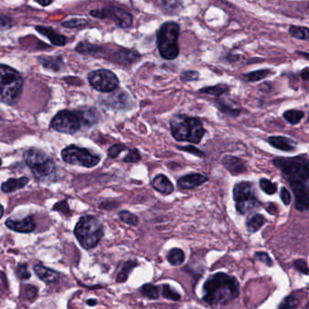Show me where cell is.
Instances as JSON below:
<instances>
[{"instance_id":"obj_33","label":"cell","mask_w":309,"mask_h":309,"mask_svg":"<svg viewBox=\"0 0 309 309\" xmlns=\"http://www.w3.org/2000/svg\"><path fill=\"white\" fill-rule=\"evenodd\" d=\"M270 71L268 69H262V70H258L254 72H249L247 74H244V78L248 82L254 83V82H258L261 81L263 79L268 77L270 74Z\"/></svg>"},{"instance_id":"obj_41","label":"cell","mask_w":309,"mask_h":309,"mask_svg":"<svg viewBox=\"0 0 309 309\" xmlns=\"http://www.w3.org/2000/svg\"><path fill=\"white\" fill-rule=\"evenodd\" d=\"M16 276L23 280H26L31 278V273L28 270V267L26 263H21L18 265V267L16 268Z\"/></svg>"},{"instance_id":"obj_49","label":"cell","mask_w":309,"mask_h":309,"mask_svg":"<svg viewBox=\"0 0 309 309\" xmlns=\"http://www.w3.org/2000/svg\"><path fill=\"white\" fill-rule=\"evenodd\" d=\"M294 266H295V268H297L301 273H309V267H308L306 261L303 260V259H297V260H295V261H294Z\"/></svg>"},{"instance_id":"obj_31","label":"cell","mask_w":309,"mask_h":309,"mask_svg":"<svg viewBox=\"0 0 309 309\" xmlns=\"http://www.w3.org/2000/svg\"><path fill=\"white\" fill-rule=\"evenodd\" d=\"M216 105L218 108H219V110H220L222 113L227 115V116L236 118V117H238V116L241 114V109L233 108L231 105L227 104L226 103H224L223 101H221V100H218V101H217Z\"/></svg>"},{"instance_id":"obj_36","label":"cell","mask_w":309,"mask_h":309,"mask_svg":"<svg viewBox=\"0 0 309 309\" xmlns=\"http://www.w3.org/2000/svg\"><path fill=\"white\" fill-rule=\"evenodd\" d=\"M259 187L265 194L269 195V196L276 194L278 191V185L276 183L268 180V179H266V178H261L259 180Z\"/></svg>"},{"instance_id":"obj_43","label":"cell","mask_w":309,"mask_h":309,"mask_svg":"<svg viewBox=\"0 0 309 309\" xmlns=\"http://www.w3.org/2000/svg\"><path fill=\"white\" fill-rule=\"evenodd\" d=\"M199 77H200V74L196 71H185L181 73L180 76L181 80L185 83L197 81Z\"/></svg>"},{"instance_id":"obj_6","label":"cell","mask_w":309,"mask_h":309,"mask_svg":"<svg viewBox=\"0 0 309 309\" xmlns=\"http://www.w3.org/2000/svg\"><path fill=\"white\" fill-rule=\"evenodd\" d=\"M180 26L172 21L162 24L156 34V43L160 55L165 60H175L179 55L178 38Z\"/></svg>"},{"instance_id":"obj_45","label":"cell","mask_w":309,"mask_h":309,"mask_svg":"<svg viewBox=\"0 0 309 309\" xmlns=\"http://www.w3.org/2000/svg\"><path fill=\"white\" fill-rule=\"evenodd\" d=\"M176 148L179 150L185 151V152H187V153H191V154L197 155V156H199V157H204V156H205V153H204L201 150L197 149V148L192 146V145L185 146V147H176Z\"/></svg>"},{"instance_id":"obj_37","label":"cell","mask_w":309,"mask_h":309,"mask_svg":"<svg viewBox=\"0 0 309 309\" xmlns=\"http://www.w3.org/2000/svg\"><path fill=\"white\" fill-rule=\"evenodd\" d=\"M161 293L165 299H169L172 301H178L181 299L180 294L177 293L176 291L171 288L169 285H166V284L162 286Z\"/></svg>"},{"instance_id":"obj_1","label":"cell","mask_w":309,"mask_h":309,"mask_svg":"<svg viewBox=\"0 0 309 309\" xmlns=\"http://www.w3.org/2000/svg\"><path fill=\"white\" fill-rule=\"evenodd\" d=\"M203 300L209 305H226L237 298L240 284L237 278L223 272H217L207 278Z\"/></svg>"},{"instance_id":"obj_20","label":"cell","mask_w":309,"mask_h":309,"mask_svg":"<svg viewBox=\"0 0 309 309\" xmlns=\"http://www.w3.org/2000/svg\"><path fill=\"white\" fill-rule=\"evenodd\" d=\"M36 31L39 34H41L44 36L48 38L53 46L56 47H64L66 45L67 39L65 36L58 34L56 31H54L52 27H46V26H36Z\"/></svg>"},{"instance_id":"obj_34","label":"cell","mask_w":309,"mask_h":309,"mask_svg":"<svg viewBox=\"0 0 309 309\" xmlns=\"http://www.w3.org/2000/svg\"><path fill=\"white\" fill-rule=\"evenodd\" d=\"M119 218L121 222L127 223L131 226H136L139 223V217L135 213L127 210H121L119 211Z\"/></svg>"},{"instance_id":"obj_11","label":"cell","mask_w":309,"mask_h":309,"mask_svg":"<svg viewBox=\"0 0 309 309\" xmlns=\"http://www.w3.org/2000/svg\"><path fill=\"white\" fill-rule=\"evenodd\" d=\"M88 81L92 87L100 93H109L119 87V80L113 72L100 69L88 74Z\"/></svg>"},{"instance_id":"obj_15","label":"cell","mask_w":309,"mask_h":309,"mask_svg":"<svg viewBox=\"0 0 309 309\" xmlns=\"http://www.w3.org/2000/svg\"><path fill=\"white\" fill-rule=\"evenodd\" d=\"M5 224L12 231L21 233H30L36 229V222L32 216L26 217L22 220L8 219L5 221Z\"/></svg>"},{"instance_id":"obj_7","label":"cell","mask_w":309,"mask_h":309,"mask_svg":"<svg viewBox=\"0 0 309 309\" xmlns=\"http://www.w3.org/2000/svg\"><path fill=\"white\" fill-rule=\"evenodd\" d=\"M24 159L39 180L50 179L55 174L56 166L54 162L42 150L36 149L26 150L24 153Z\"/></svg>"},{"instance_id":"obj_56","label":"cell","mask_w":309,"mask_h":309,"mask_svg":"<svg viewBox=\"0 0 309 309\" xmlns=\"http://www.w3.org/2000/svg\"><path fill=\"white\" fill-rule=\"evenodd\" d=\"M2 165V160L0 159V165Z\"/></svg>"},{"instance_id":"obj_19","label":"cell","mask_w":309,"mask_h":309,"mask_svg":"<svg viewBox=\"0 0 309 309\" xmlns=\"http://www.w3.org/2000/svg\"><path fill=\"white\" fill-rule=\"evenodd\" d=\"M34 271L38 278L45 283H54L60 278V273L58 271L47 268L40 263L34 266Z\"/></svg>"},{"instance_id":"obj_9","label":"cell","mask_w":309,"mask_h":309,"mask_svg":"<svg viewBox=\"0 0 309 309\" xmlns=\"http://www.w3.org/2000/svg\"><path fill=\"white\" fill-rule=\"evenodd\" d=\"M62 158L70 165H80L87 168L96 166L101 161V156L98 154L75 145L68 146L62 150Z\"/></svg>"},{"instance_id":"obj_21","label":"cell","mask_w":309,"mask_h":309,"mask_svg":"<svg viewBox=\"0 0 309 309\" xmlns=\"http://www.w3.org/2000/svg\"><path fill=\"white\" fill-rule=\"evenodd\" d=\"M97 111L98 110L92 107H83L76 110L83 124V127H92L94 124L97 123L99 119Z\"/></svg>"},{"instance_id":"obj_18","label":"cell","mask_w":309,"mask_h":309,"mask_svg":"<svg viewBox=\"0 0 309 309\" xmlns=\"http://www.w3.org/2000/svg\"><path fill=\"white\" fill-rule=\"evenodd\" d=\"M151 186L154 190L164 196H168L175 191V186L165 175L159 174L155 175L151 181Z\"/></svg>"},{"instance_id":"obj_54","label":"cell","mask_w":309,"mask_h":309,"mask_svg":"<svg viewBox=\"0 0 309 309\" xmlns=\"http://www.w3.org/2000/svg\"><path fill=\"white\" fill-rule=\"evenodd\" d=\"M299 54H300L301 56L304 57L306 59H309V53H307V52H299Z\"/></svg>"},{"instance_id":"obj_40","label":"cell","mask_w":309,"mask_h":309,"mask_svg":"<svg viewBox=\"0 0 309 309\" xmlns=\"http://www.w3.org/2000/svg\"><path fill=\"white\" fill-rule=\"evenodd\" d=\"M140 160H141V154L139 153V150L132 149V150H129L128 154L124 156L122 161L124 163H137Z\"/></svg>"},{"instance_id":"obj_2","label":"cell","mask_w":309,"mask_h":309,"mask_svg":"<svg viewBox=\"0 0 309 309\" xmlns=\"http://www.w3.org/2000/svg\"><path fill=\"white\" fill-rule=\"evenodd\" d=\"M172 137L177 141L199 144L206 130L201 119L185 114H175L170 119Z\"/></svg>"},{"instance_id":"obj_3","label":"cell","mask_w":309,"mask_h":309,"mask_svg":"<svg viewBox=\"0 0 309 309\" xmlns=\"http://www.w3.org/2000/svg\"><path fill=\"white\" fill-rule=\"evenodd\" d=\"M284 179L290 183L307 184L309 181V158L304 154L294 157H276L272 160Z\"/></svg>"},{"instance_id":"obj_51","label":"cell","mask_w":309,"mask_h":309,"mask_svg":"<svg viewBox=\"0 0 309 309\" xmlns=\"http://www.w3.org/2000/svg\"><path fill=\"white\" fill-rule=\"evenodd\" d=\"M35 1L42 6H47V5H51L53 0H35Z\"/></svg>"},{"instance_id":"obj_16","label":"cell","mask_w":309,"mask_h":309,"mask_svg":"<svg viewBox=\"0 0 309 309\" xmlns=\"http://www.w3.org/2000/svg\"><path fill=\"white\" fill-rule=\"evenodd\" d=\"M140 59V54L137 51L130 50V49H125V48H119L118 50L114 52L111 56V60L113 62L119 63V64H132L134 62H138Z\"/></svg>"},{"instance_id":"obj_25","label":"cell","mask_w":309,"mask_h":309,"mask_svg":"<svg viewBox=\"0 0 309 309\" xmlns=\"http://www.w3.org/2000/svg\"><path fill=\"white\" fill-rule=\"evenodd\" d=\"M266 222H267V220L265 217L263 216L262 214H258V213L254 214L246 222L248 232H251V233L257 232Z\"/></svg>"},{"instance_id":"obj_30","label":"cell","mask_w":309,"mask_h":309,"mask_svg":"<svg viewBox=\"0 0 309 309\" xmlns=\"http://www.w3.org/2000/svg\"><path fill=\"white\" fill-rule=\"evenodd\" d=\"M304 112L299 109H289V110H286L283 114L284 119L291 125L299 124L304 118Z\"/></svg>"},{"instance_id":"obj_42","label":"cell","mask_w":309,"mask_h":309,"mask_svg":"<svg viewBox=\"0 0 309 309\" xmlns=\"http://www.w3.org/2000/svg\"><path fill=\"white\" fill-rule=\"evenodd\" d=\"M62 25L67 28H77V27H83L88 25V21L83 18H73L71 20L63 22Z\"/></svg>"},{"instance_id":"obj_22","label":"cell","mask_w":309,"mask_h":309,"mask_svg":"<svg viewBox=\"0 0 309 309\" xmlns=\"http://www.w3.org/2000/svg\"><path fill=\"white\" fill-rule=\"evenodd\" d=\"M75 51L84 55L101 57L103 56L104 53V48L100 46L86 43V42H81L75 47Z\"/></svg>"},{"instance_id":"obj_55","label":"cell","mask_w":309,"mask_h":309,"mask_svg":"<svg viewBox=\"0 0 309 309\" xmlns=\"http://www.w3.org/2000/svg\"><path fill=\"white\" fill-rule=\"evenodd\" d=\"M3 214H4V208H3V206L0 205V219L2 218Z\"/></svg>"},{"instance_id":"obj_38","label":"cell","mask_w":309,"mask_h":309,"mask_svg":"<svg viewBox=\"0 0 309 309\" xmlns=\"http://www.w3.org/2000/svg\"><path fill=\"white\" fill-rule=\"evenodd\" d=\"M126 150H129V149L125 144L117 143V144L112 145L108 150V157L116 158L121 152L126 151Z\"/></svg>"},{"instance_id":"obj_17","label":"cell","mask_w":309,"mask_h":309,"mask_svg":"<svg viewBox=\"0 0 309 309\" xmlns=\"http://www.w3.org/2000/svg\"><path fill=\"white\" fill-rule=\"evenodd\" d=\"M222 164L223 167L232 175H241L247 169L246 164L243 160L231 154H226L225 156H223Z\"/></svg>"},{"instance_id":"obj_10","label":"cell","mask_w":309,"mask_h":309,"mask_svg":"<svg viewBox=\"0 0 309 309\" xmlns=\"http://www.w3.org/2000/svg\"><path fill=\"white\" fill-rule=\"evenodd\" d=\"M51 128L58 132L65 134H75L82 129L83 124L80 119L76 110L71 111L68 109H63L52 119Z\"/></svg>"},{"instance_id":"obj_44","label":"cell","mask_w":309,"mask_h":309,"mask_svg":"<svg viewBox=\"0 0 309 309\" xmlns=\"http://www.w3.org/2000/svg\"><path fill=\"white\" fill-rule=\"evenodd\" d=\"M299 306V300L295 296H289L284 300L282 304L280 305L278 309H295Z\"/></svg>"},{"instance_id":"obj_28","label":"cell","mask_w":309,"mask_h":309,"mask_svg":"<svg viewBox=\"0 0 309 309\" xmlns=\"http://www.w3.org/2000/svg\"><path fill=\"white\" fill-rule=\"evenodd\" d=\"M40 62L44 67L58 72L61 70L62 65V60L61 57H41Z\"/></svg>"},{"instance_id":"obj_26","label":"cell","mask_w":309,"mask_h":309,"mask_svg":"<svg viewBox=\"0 0 309 309\" xmlns=\"http://www.w3.org/2000/svg\"><path fill=\"white\" fill-rule=\"evenodd\" d=\"M230 92V86L224 84V83H220L216 84L214 86H208V87L202 88L199 91L200 93H206L208 95H212L215 97H220L225 93Z\"/></svg>"},{"instance_id":"obj_24","label":"cell","mask_w":309,"mask_h":309,"mask_svg":"<svg viewBox=\"0 0 309 309\" xmlns=\"http://www.w3.org/2000/svg\"><path fill=\"white\" fill-rule=\"evenodd\" d=\"M29 179L27 177H21V178H10L1 186V190L4 193H12L15 191L21 189L27 185Z\"/></svg>"},{"instance_id":"obj_8","label":"cell","mask_w":309,"mask_h":309,"mask_svg":"<svg viewBox=\"0 0 309 309\" xmlns=\"http://www.w3.org/2000/svg\"><path fill=\"white\" fill-rule=\"evenodd\" d=\"M232 194L236 211L242 215L251 213L261 206L260 202L258 199L255 187L251 182H239L233 187Z\"/></svg>"},{"instance_id":"obj_48","label":"cell","mask_w":309,"mask_h":309,"mask_svg":"<svg viewBox=\"0 0 309 309\" xmlns=\"http://www.w3.org/2000/svg\"><path fill=\"white\" fill-rule=\"evenodd\" d=\"M13 25V22L10 17L4 16V15H0V31H5L9 29Z\"/></svg>"},{"instance_id":"obj_27","label":"cell","mask_w":309,"mask_h":309,"mask_svg":"<svg viewBox=\"0 0 309 309\" xmlns=\"http://www.w3.org/2000/svg\"><path fill=\"white\" fill-rule=\"evenodd\" d=\"M186 258L184 252L179 248H173L167 254V260L173 266H180Z\"/></svg>"},{"instance_id":"obj_52","label":"cell","mask_w":309,"mask_h":309,"mask_svg":"<svg viewBox=\"0 0 309 309\" xmlns=\"http://www.w3.org/2000/svg\"><path fill=\"white\" fill-rule=\"evenodd\" d=\"M301 78L304 81H309V68H306L301 72Z\"/></svg>"},{"instance_id":"obj_47","label":"cell","mask_w":309,"mask_h":309,"mask_svg":"<svg viewBox=\"0 0 309 309\" xmlns=\"http://www.w3.org/2000/svg\"><path fill=\"white\" fill-rule=\"evenodd\" d=\"M254 257H255V258L258 259V260L265 263L266 265H268L269 267H271V266L273 265V261H272V259L269 257V255H268V253H262V252H258V253H255Z\"/></svg>"},{"instance_id":"obj_35","label":"cell","mask_w":309,"mask_h":309,"mask_svg":"<svg viewBox=\"0 0 309 309\" xmlns=\"http://www.w3.org/2000/svg\"><path fill=\"white\" fill-rule=\"evenodd\" d=\"M289 34L300 40H308L309 38V29L304 26H291L289 28Z\"/></svg>"},{"instance_id":"obj_4","label":"cell","mask_w":309,"mask_h":309,"mask_svg":"<svg viewBox=\"0 0 309 309\" xmlns=\"http://www.w3.org/2000/svg\"><path fill=\"white\" fill-rule=\"evenodd\" d=\"M74 235L83 249H93L98 245L104 236L103 222L94 215H83L75 225Z\"/></svg>"},{"instance_id":"obj_14","label":"cell","mask_w":309,"mask_h":309,"mask_svg":"<svg viewBox=\"0 0 309 309\" xmlns=\"http://www.w3.org/2000/svg\"><path fill=\"white\" fill-rule=\"evenodd\" d=\"M208 181V177L198 173H192L183 175L177 180V186L182 190H191L203 186Z\"/></svg>"},{"instance_id":"obj_39","label":"cell","mask_w":309,"mask_h":309,"mask_svg":"<svg viewBox=\"0 0 309 309\" xmlns=\"http://www.w3.org/2000/svg\"><path fill=\"white\" fill-rule=\"evenodd\" d=\"M179 6V0H163L162 2V8L165 13H175Z\"/></svg>"},{"instance_id":"obj_5","label":"cell","mask_w":309,"mask_h":309,"mask_svg":"<svg viewBox=\"0 0 309 309\" xmlns=\"http://www.w3.org/2000/svg\"><path fill=\"white\" fill-rule=\"evenodd\" d=\"M24 81L20 73L5 64H0V103L16 104L20 99Z\"/></svg>"},{"instance_id":"obj_46","label":"cell","mask_w":309,"mask_h":309,"mask_svg":"<svg viewBox=\"0 0 309 309\" xmlns=\"http://www.w3.org/2000/svg\"><path fill=\"white\" fill-rule=\"evenodd\" d=\"M53 210H56V211H61L62 214L66 215V216H70L72 214V211L69 208L67 202L62 201L57 203L56 205L53 207Z\"/></svg>"},{"instance_id":"obj_23","label":"cell","mask_w":309,"mask_h":309,"mask_svg":"<svg viewBox=\"0 0 309 309\" xmlns=\"http://www.w3.org/2000/svg\"><path fill=\"white\" fill-rule=\"evenodd\" d=\"M268 143L271 145L273 148L281 151L290 152L295 150L294 142L291 139L281 137V136H272L268 138Z\"/></svg>"},{"instance_id":"obj_53","label":"cell","mask_w":309,"mask_h":309,"mask_svg":"<svg viewBox=\"0 0 309 309\" xmlns=\"http://www.w3.org/2000/svg\"><path fill=\"white\" fill-rule=\"evenodd\" d=\"M97 303H98V301L96 299H88L87 300V304L89 306H95V305H97Z\"/></svg>"},{"instance_id":"obj_32","label":"cell","mask_w":309,"mask_h":309,"mask_svg":"<svg viewBox=\"0 0 309 309\" xmlns=\"http://www.w3.org/2000/svg\"><path fill=\"white\" fill-rule=\"evenodd\" d=\"M140 292L148 299H156L159 298V288L153 284H145L141 287Z\"/></svg>"},{"instance_id":"obj_13","label":"cell","mask_w":309,"mask_h":309,"mask_svg":"<svg viewBox=\"0 0 309 309\" xmlns=\"http://www.w3.org/2000/svg\"><path fill=\"white\" fill-rule=\"evenodd\" d=\"M295 196V208L299 211H309V187L307 184L290 183Z\"/></svg>"},{"instance_id":"obj_29","label":"cell","mask_w":309,"mask_h":309,"mask_svg":"<svg viewBox=\"0 0 309 309\" xmlns=\"http://www.w3.org/2000/svg\"><path fill=\"white\" fill-rule=\"evenodd\" d=\"M137 266H138V262L133 261V260H129V261L124 263L123 267L120 269V271H119L118 276H117V278H116L117 282H119V283L125 282L129 278V275L131 272V270L136 268Z\"/></svg>"},{"instance_id":"obj_12","label":"cell","mask_w":309,"mask_h":309,"mask_svg":"<svg viewBox=\"0 0 309 309\" xmlns=\"http://www.w3.org/2000/svg\"><path fill=\"white\" fill-rule=\"evenodd\" d=\"M90 15L99 19H111L121 28H130L133 24V17L129 12L116 6H108L103 9H93Z\"/></svg>"},{"instance_id":"obj_50","label":"cell","mask_w":309,"mask_h":309,"mask_svg":"<svg viewBox=\"0 0 309 309\" xmlns=\"http://www.w3.org/2000/svg\"><path fill=\"white\" fill-rule=\"evenodd\" d=\"M280 198H281V200L283 202L285 206H288L291 204V201H292L291 195H290L289 191L285 186H283L280 191Z\"/></svg>"}]
</instances>
